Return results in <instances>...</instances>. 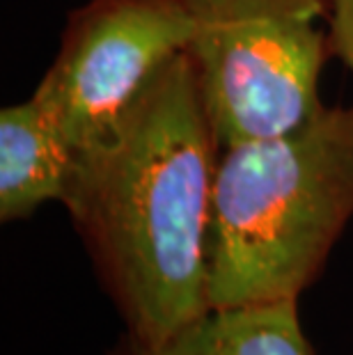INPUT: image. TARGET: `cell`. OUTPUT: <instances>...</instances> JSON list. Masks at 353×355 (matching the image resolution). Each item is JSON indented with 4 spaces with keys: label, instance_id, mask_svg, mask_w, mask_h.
<instances>
[{
    "label": "cell",
    "instance_id": "cell-1",
    "mask_svg": "<svg viewBox=\"0 0 353 355\" xmlns=\"http://www.w3.org/2000/svg\"><path fill=\"white\" fill-rule=\"evenodd\" d=\"M221 145L189 51L172 55L108 135L74 154L64 200L133 353L209 312L207 234Z\"/></svg>",
    "mask_w": 353,
    "mask_h": 355
},
{
    "label": "cell",
    "instance_id": "cell-2",
    "mask_svg": "<svg viewBox=\"0 0 353 355\" xmlns=\"http://www.w3.org/2000/svg\"><path fill=\"white\" fill-rule=\"evenodd\" d=\"M353 218V103L218 154L207 234L212 307L298 300Z\"/></svg>",
    "mask_w": 353,
    "mask_h": 355
},
{
    "label": "cell",
    "instance_id": "cell-3",
    "mask_svg": "<svg viewBox=\"0 0 353 355\" xmlns=\"http://www.w3.org/2000/svg\"><path fill=\"white\" fill-rule=\"evenodd\" d=\"M189 53L221 149L307 122L324 108L330 0H184Z\"/></svg>",
    "mask_w": 353,
    "mask_h": 355
},
{
    "label": "cell",
    "instance_id": "cell-4",
    "mask_svg": "<svg viewBox=\"0 0 353 355\" xmlns=\"http://www.w3.org/2000/svg\"><path fill=\"white\" fill-rule=\"evenodd\" d=\"M191 40L184 0H87L69 12L58 55L30 99L76 154L108 135Z\"/></svg>",
    "mask_w": 353,
    "mask_h": 355
},
{
    "label": "cell",
    "instance_id": "cell-5",
    "mask_svg": "<svg viewBox=\"0 0 353 355\" xmlns=\"http://www.w3.org/2000/svg\"><path fill=\"white\" fill-rule=\"evenodd\" d=\"M74 152L33 99L0 110V220H26L46 202H62Z\"/></svg>",
    "mask_w": 353,
    "mask_h": 355
},
{
    "label": "cell",
    "instance_id": "cell-6",
    "mask_svg": "<svg viewBox=\"0 0 353 355\" xmlns=\"http://www.w3.org/2000/svg\"><path fill=\"white\" fill-rule=\"evenodd\" d=\"M133 355H314L298 300L212 307L163 349Z\"/></svg>",
    "mask_w": 353,
    "mask_h": 355
},
{
    "label": "cell",
    "instance_id": "cell-7",
    "mask_svg": "<svg viewBox=\"0 0 353 355\" xmlns=\"http://www.w3.org/2000/svg\"><path fill=\"white\" fill-rule=\"evenodd\" d=\"M328 37L333 58L353 73V0H330Z\"/></svg>",
    "mask_w": 353,
    "mask_h": 355
}]
</instances>
